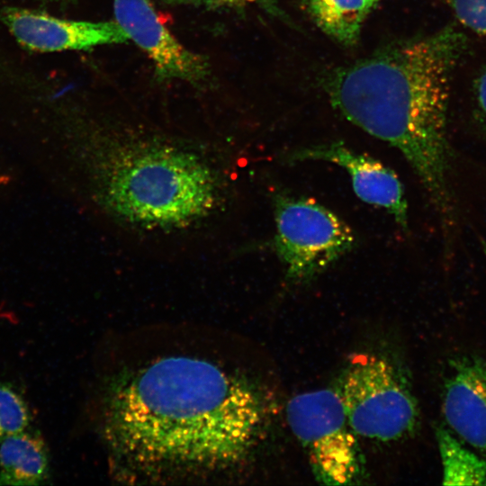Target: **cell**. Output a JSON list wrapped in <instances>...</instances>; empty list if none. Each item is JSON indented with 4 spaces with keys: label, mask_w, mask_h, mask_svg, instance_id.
<instances>
[{
    "label": "cell",
    "mask_w": 486,
    "mask_h": 486,
    "mask_svg": "<svg viewBox=\"0 0 486 486\" xmlns=\"http://www.w3.org/2000/svg\"><path fill=\"white\" fill-rule=\"evenodd\" d=\"M104 414L107 442L137 466L214 471L250 454L266 411L244 377L205 359L176 356L115 378Z\"/></svg>",
    "instance_id": "cell-1"
},
{
    "label": "cell",
    "mask_w": 486,
    "mask_h": 486,
    "mask_svg": "<svg viewBox=\"0 0 486 486\" xmlns=\"http://www.w3.org/2000/svg\"><path fill=\"white\" fill-rule=\"evenodd\" d=\"M466 47V36L448 26L339 69L328 82L331 103L347 120L403 155L446 227L454 213L450 82Z\"/></svg>",
    "instance_id": "cell-2"
},
{
    "label": "cell",
    "mask_w": 486,
    "mask_h": 486,
    "mask_svg": "<svg viewBox=\"0 0 486 486\" xmlns=\"http://www.w3.org/2000/svg\"><path fill=\"white\" fill-rule=\"evenodd\" d=\"M173 3H181V4H192L204 5L208 7H225V8H234V7H243L253 3H256L259 0H171Z\"/></svg>",
    "instance_id": "cell-17"
},
{
    "label": "cell",
    "mask_w": 486,
    "mask_h": 486,
    "mask_svg": "<svg viewBox=\"0 0 486 486\" xmlns=\"http://www.w3.org/2000/svg\"><path fill=\"white\" fill-rule=\"evenodd\" d=\"M30 421L23 397L11 384L0 382V438L26 430Z\"/></svg>",
    "instance_id": "cell-14"
},
{
    "label": "cell",
    "mask_w": 486,
    "mask_h": 486,
    "mask_svg": "<svg viewBox=\"0 0 486 486\" xmlns=\"http://www.w3.org/2000/svg\"><path fill=\"white\" fill-rule=\"evenodd\" d=\"M0 22L22 48L38 53L86 50L128 40L115 21L71 20L20 6L0 8Z\"/></svg>",
    "instance_id": "cell-7"
},
{
    "label": "cell",
    "mask_w": 486,
    "mask_h": 486,
    "mask_svg": "<svg viewBox=\"0 0 486 486\" xmlns=\"http://www.w3.org/2000/svg\"><path fill=\"white\" fill-rule=\"evenodd\" d=\"M443 466V484L486 485V459L466 448L443 427L436 429Z\"/></svg>",
    "instance_id": "cell-13"
},
{
    "label": "cell",
    "mask_w": 486,
    "mask_h": 486,
    "mask_svg": "<svg viewBox=\"0 0 486 486\" xmlns=\"http://www.w3.org/2000/svg\"><path fill=\"white\" fill-rule=\"evenodd\" d=\"M286 414L318 481L345 485L359 478L360 450L338 391L320 389L298 394L288 402Z\"/></svg>",
    "instance_id": "cell-6"
},
{
    "label": "cell",
    "mask_w": 486,
    "mask_h": 486,
    "mask_svg": "<svg viewBox=\"0 0 486 486\" xmlns=\"http://www.w3.org/2000/svg\"><path fill=\"white\" fill-rule=\"evenodd\" d=\"M442 410L447 425L460 438L486 450V359L467 355L450 363Z\"/></svg>",
    "instance_id": "cell-10"
},
{
    "label": "cell",
    "mask_w": 486,
    "mask_h": 486,
    "mask_svg": "<svg viewBox=\"0 0 486 486\" xmlns=\"http://www.w3.org/2000/svg\"><path fill=\"white\" fill-rule=\"evenodd\" d=\"M473 112L475 119L486 131V68L475 78L472 85Z\"/></svg>",
    "instance_id": "cell-16"
},
{
    "label": "cell",
    "mask_w": 486,
    "mask_h": 486,
    "mask_svg": "<svg viewBox=\"0 0 486 486\" xmlns=\"http://www.w3.org/2000/svg\"><path fill=\"white\" fill-rule=\"evenodd\" d=\"M49 470L47 446L39 433L24 430L0 438V485H38Z\"/></svg>",
    "instance_id": "cell-11"
},
{
    "label": "cell",
    "mask_w": 486,
    "mask_h": 486,
    "mask_svg": "<svg viewBox=\"0 0 486 486\" xmlns=\"http://www.w3.org/2000/svg\"><path fill=\"white\" fill-rule=\"evenodd\" d=\"M115 22L154 64L161 79L200 82L205 60L184 45L164 24L150 0H113Z\"/></svg>",
    "instance_id": "cell-8"
},
{
    "label": "cell",
    "mask_w": 486,
    "mask_h": 486,
    "mask_svg": "<svg viewBox=\"0 0 486 486\" xmlns=\"http://www.w3.org/2000/svg\"><path fill=\"white\" fill-rule=\"evenodd\" d=\"M274 204V246L289 284L309 283L354 248L352 229L317 202L279 193Z\"/></svg>",
    "instance_id": "cell-5"
},
{
    "label": "cell",
    "mask_w": 486,
    "mask_h": 486,
    "mask_svg": "<svg viewBox=\"0 0 486 486\" xmlns=\"http://www.w3.org/2000/svg\"><path fill=\"white\" fill-rule=\"evenodd\" d=\"M338 392L356 435L393 441L410 435L418 425V406L409 385L380 356L353 357Z\"/></svg>",
    "instance_id": "cell-4"
},
{
    "label": "cell",
    "mask_w": 486,
    "mask_h": 486,
    "mask_svg": "<svg viewBox=\"0 0 486 486\" xmlns=\"http://www.w3.org/2000/svg\"><path fill=\"white\" fill-rule=\"evenodd\" d=\"M76 0H41V2L45 4H51L53 6H67Z\"/></svg>",
    "instance_id": "cell-18"
},
{
    "label": "cell",
    "mask_w": 486,
    "mask_h": 486,
    "mask_svg": "<svg viewBox=\"0 0 486 486\" xmlns=\"http://www.w3.org/2000/svg\"><path fill=\"white\" fill-rule=\"evenodd\" d=\"M286 160H322L342 166L349 174L359 199L383 208L401 228H408V206L402 184L395 173L381 162L359 154L340 142L297 148L288 153Z\"/></svg>",
    "instance_id": "cell-9"
},
{
    "label": "cell",
    "mask_w": 486,
    "mask_h": 486,
    "mask_svg": "<svg viewBox=\"0 0 486 486\" xmlns=\"http://www.w3.org/2000/svg\"><path fill=\"white\" fill-rule=\"evenodd\" d=\"M459 22L470 30L486 35V0H449Z\"/></svg>",
    "instance_id": "cell-15"
},
{
    "label": "cell",
    "mask_w": 486,
    "mask_h": 486,
    "mask_svg": "<svg viewBox=\"0 0 486 486\" xmlns=\"http://www.w3.org/2000/svg\"><path fill=\"white\" fill-rule=\"evenodd\" d=\"M378 0H310L318 25L345 44L354 43L371 8Z\"/></svg>",
    "instance_id": "cell-12"
},
{
    "label": "cell",
    "mask_w": 486,
    "mask_h": 486,
    "mask_svg": "<svg viewBox=\"0 0 486 486\" xmlns=\"http://www.w3.org/2000/svg\"><path fill=\"white\" fill-rule=\"evenodd\" d=\"M104 200L123 221L148 229H179L207 216L217 183L195 154L167 144L115 140L100 166Z\"/></svg>",
    "instance_id": "cell-3"
}]
</instances>
